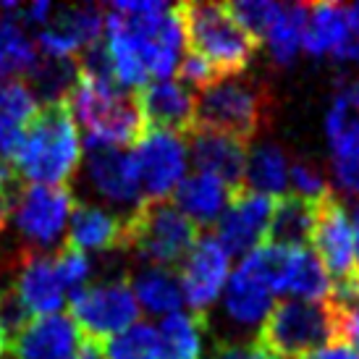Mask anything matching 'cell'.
Masks as SVG:
<instances>
[{"label":"cell","mask_w":359,"mask_h":359,"mask_svg":"<svg viewBox=\"0 0 359 359\" xmlns=\"http://www.w3.org/2000/svg\"><path fill=\"white\" fill-rule=\"evenodd\" d=\"M8 289L16 294V299L27 307L32 318L58 315L66 302V289L58 278L53 255L21 250L16 259V276Z\"/></svg>","instance_id":"e0dca14e"},{"label":"cell","mask_w":359,"mask_h":359,"mask_svg":"<svg viewBox=\"0 0 359 359\" xmlns=\"http://www.w3.org/2000/svg\"><path fill=\"white\" fill-rule=\"evenodd\" d=\"M304 21H307V6L302 3H289L280 6V16L268 32V37L262 45H268L270 58L278 66H291L294 58L302 50V32H304Z\"/></svg>","instance_id":"4dcf8cb0"},{"label":"cell","mask_w":359,"mask_h":359,"mask_svg":"<svg viewBox=\"0 0 359 359\" xmlns=\"http://www.w3.org/2000/svg\"><path fill=\"white\" fill-rule=\"evenodd\" d=\"M176 74H179V84H184V87L191 92H202V90H208L210 84L226 79V76H220L218 71L212 69L202 55H197V53H191V50H187L181 55Z\"/></svg>","instance_id":"d590c367"},{"label":"cell","mask_w":359,"mask_h":359,"mask_svg":"<svg viewBox=\"0 0 359 359\" xmlns=\"http://www.w3.org/2000/svg\"><path fill=\"white\" fill-rule=\"evenodd\" d=\"M176 13L187 50L202 55L220 76H241L247 71L259 42L231 19L226 3H181Z\"/></svg>","instance_id":"277c9868"},{"label":"cell","mask_w":359,"mask_h":359,"mask_svg":"<svg viewBox=\"0 0 359 359\" xmlns=\"http://www.w3.org/2000/svg\"><path fill=\"white\" fill-rule=\"evenodd\" d=\"M212 359H273V357L259 346L257 341H252V344L218 341L215 349H212Z\"/></svg>","instance_id":"8d00e7d4"},{"label":"cell","mask_w":359,"mask_h":359,"mask_svg":"<svg viewBox=\"0 0 359 359\" xmlns=\"http://www.w3.org/2000/svg\"><path fill=\"white\" fill-rule=\"evenodd\" d=\"M105 359H168L158 328L150 323H134L105 344Z\"/></svg>","instance_id":"1f68e13d"},{"label":"cell","mask_w":359,"mask_h":359,"mask_svg":"<svg viewBox=\"0 0 359 359\" xmlns=\"http://www.w3.org/2000/svg\"><path fill=\"white\" fill-rule=\"evenodd\" d=\"M309 247L315 257L323 262L330 280L344 278L354 273V236H351V220L344 202L330 194L315 205V229Z\"/></svg>","instance_id":"9a60e30c"},{"label":"cell","mask_w":359,"mask_h":359,"mask_svg":"<svg viewBox=\"0 0 359 359\" xmlns=\"http://www.w3.org/2000/svg\"><path fill=\"white\" fill-rule=\"evenodd\" d=\"M257 344L273 359H304L312 351L341 344L339 307L328 299L276 302L259 325Z\"/></svg>","instance_id":"3957f363"},{"label":"cell","mask_w":359,"mask_h":359,"mask_svg":"<svg viewBox=\"0 0 359 359\" xmlns=\"http://www.w3.org/2000/svg\"><path fill=\"white\" fill-rule=\"evenodd\" d=\"M53 262H55V270H58V278L63 283L66 291H79L84 286H90L92 278V259L84 255V252L74 250L69 244H63L60 250L53 252Z\"/></svg>","instance_id":"836d02e7"},{"label":"cell","mask_w":359,"mask_h":359,"mask_svg":"<svg viewBox=\"0 0 359 359\" xmlns=\"http://www.w3.org/2000/svg\"><path fill=\"white\" fill-rule=\"evenodd\" d=\"M37 63V45L32 42L29 32L16 19L0 11V79L27 76V71Z\"/></svg>","instance_id":"f546056e"},{"label":"cell","mask_w":359,"mask_h":359,"mask_svg":"<svg viewBox=\"0 0 359 359\" xmlns=\"http://www.w3.org/2000/svg\"><path fill=\"white\" fill-rule=\"evenodd\" d=\"M289 176H291V184H294L297 197L312 202V205H318V202H323L325 197L333 194L328 179L323 176V170L315 168L309 160H294L289 165Z\"/></svg>","instance_id":"e575fe53"},{"label":"cell","mask_w":359,"mask_h":359,"mask_svg":"<svg viewBox=\"0 0 359 359\" xmlns=\"http://www.w3.org/2000/svg\"><path fill=\"white\" fill-rule=\"evenodd\" d=\"M66 102L74 121H79L81 129L87 131V140L126 150V144H137L144 134L134 95L118 84H100L79 76Z\"/></svg>","instance_id":"8992f818"},{"label":"cell","mask_w":359,"mask_h":359,"mask_svg":"<svg viewBox=\"0 0 359 359\" xmlns=\"http://www.w3.org/2000/svg\"><path fill=\"white\" fill-rule=\"evenodd\" d=\"M81 333L71 315L32 318L29 325L8 341L6 349L13 359H74Z\"/></svg>","instance_id":"ac0fdd59"},{"label":"cell","mask_w":359,"mask_h":359,"mask_svg":"<svg viewBox=\"0 0 359 359\" xmlns=\"http://www.w3.org/2000/svg\"><path fill=\"white\" fill-rule=\"evenodd\" d=\"M315 229V205L297 194H283L273 205L268 241L276 247L307 250Z\"/></svg>","instance_id":"d4e9b609"},{"label":"cell","mask_w":359,"mask_h":359,"mask_svg":"<svg viewBox=\"0 0 359 359\" xmlns=\"http://www.w3.org/2000/svg\"><path fill=\"white\" fill-rule=\"evenodd\" d=\"M84 179L97 197L118 208L126 218L144 202L134 158L123 147L84 140Z\"/></svg>","instance_id":"30bf717a"},{"label":"cell","mask_w":359,"mask_h":359,"mask_svg":"<svg viewBox=\"0 0 359 359\" xmlns=\"http://www.w3.org/2000/svg\"><path fill=\"white\" fill-rule=\"evenodd\" d=\"M144 129L189 137L194 131V92L173 79H155L134 95Z\"/></svg>","instance_id":"2e32d148"},{"label":"cell","mask_w":359,"mask_h":359,"mask_svg":"<svg viewBox=\"0 0 359 359\" xmlns=\"http://www.w3.org/2000/svg\"><path fill=\"white\" fill-rule=\"evenodd\" d=\"M105 8L100 6H66L53 8L50 21L37 32V48L48 58H76L84 48L102 40Z\"/></svg>","instance_id":"4fadbf2b"},{"label":"cell","mask_w":359,"mask_h":359,"mask_svg":"<svg viewBox=\"0 0 359 359\" xmlns=\"http://www.w3.org/2000/svg\"><path fill=\"white\" fill-rule=\"evenodd\" d=\"M304 359H357V357H354V351L346 344H333V346H325V349L320 351H312Z\"/></svg>","instance_id":"74e56055"},{"label":"cell","mask_w":359,"mask_h":359,"mask_svg":"<svg viewBox=\"0 0 359 359\" xmlns=\"http://www.w3.org/2000/svg\"><path fill=\"white\" fill-rule=\"evenodd\" d=\"M11 163L21 179L32 184L69 187L81 163V142L69 102H48L37 108Z\"/></svg>","instance_id":"6da1fadb"},{"label":"cell","mask_w":359,"mask_h":359,"mask_svg":"<svg viewBox=\"0 0 359 359\" xmlns=\"http://www.w3.org/2000/svg\"><path fill=\"white\" fill-rule=\"evenodd\" d=\"M351 37L349 13L341 3H315L307 6V21L302 32V48L309 55H336L341 45Z\"/></svg>","instance_id":"603a6c76"},{"label":"cell","mask_w":359,"mask_h":359,"mask_svg":"<svg viewBox=\"0 0 359 359\" xmlns=\"http://www.w3.org/2000/svg\"><path fill=\"white\" fill-rule=\"evenodd\" d=\"M351 236H354V270L359 273V205L351 210Z\"/></svg>","instance_id":"ab89813d"},{"label":"cell","mask_w":359,"mask_h":359,"mask_svg":"<svg viewBox=\"0 0 359 359\" xmlns=\"http://www.w3.org/2000/svg\"><path fill=\"white\" fill-rule=\"evenodd\" d=\"M286 181H289V163H286V155L278 144L262 142L247 152L241 187H247L255 194H265V197L276 200V197H283Z\"/></svg>","instance_id":"484cf974"},{"label":"cell","mask_w":359,"mask_h":359,"mask_svg":"<svg viewBox=\"0 0 359 359\" xmlns=\"http://www.w3.org/2000/svg\"><path fill=\"white\" fill-rule=\"evenodd\" d=\"M273 118V92L250 76H226L194 95V131H215L250 144Z\"/></svg>","instance_id":"7a4b0ae2"},{"label":"cell","mask_w":359,"mask_h":359,"mask_svg":"<svg viewBox=\"0 0 359 359\" xmlns=\"http://www.w3.org/2000/svg\"><path fill=\"white\" fill-rule=\"evenodd\" d=\"M189 152L197 165V173H208L212 179L223 181L229 189H236L244 181V165H247V144L231 140L226 134L215 131H191Z\"/></svg>","instance_id":"ffe728a7"},{"label":"cell","mask_w":359,"mask_h":359,"mask_svg":"<svg viewBox=\"0 0 359 359\" xmlns=\"http://www.w3.org/2000/svg\"><path fill=\"white\" fill-rule=\"evenodd\" d=\"M21 79L27 81L34 100H42V105H48V102L69 100L71 90L79 81V71H76L74 58H48V55H42L27 71V76H21Z\"/></svg>","instance_id":"83f0119b"},{"label":"cell","mask_w":359,"mask_h":359,"mask_svg":"<svg viewBox=\"0 0 359 359\" xmlns=\"http://www.w3.org/2000/svg\"><path fill=\"white\" fill-rule=\"evenodd\" d=\"M226 8H229L231 19L259 45L280 16L278 3H268V0H239V3H226Z\"/></svg>","instance_id":"d6a6232c"},{"label":"cell","mask_w":359,"mask_h":359,"mask_svg":"<svg viewBox=\"0 0 359 359\" xmlns=\"http://www.w3.org/2000/svg\"><path fill=\"white\" fill-rule=\"evenodd\" d=\"M74 205L76 202H74L71 187L27 184L11 212V220L16 223L19 236L27 241L24 250L37 252V255H53L50 250L55 247L60 250Z\"/></svg>","instance_id":"ba28073f"},{"label":"cell","mask_w":359,"mask_h":359,"mask_svg":"<svg viewBox=\"0 0 359 359\" xmlns=\"http://www.w3.org/2000/svg\"><path fill=\"white\" fill-rule=\"evenodd\" d=\"M0 346H3V349L8 346V339H6V328H3V318H0Z\"/></svg>","instance_id":"60d3db41"},{"label":"cell","mask_w":359,"mask_h":359,"mask_svg":"<svg viewBox=\"0 0 359 359\" xmlns=\"http://www.w3.org/2000/svg\"><path fill=\"white\" fill-rule=\"evenodd\" d=\"M349 87H351V95H354V102H357V108H359V81H354Z\"/></svg>","instance_id":"b9f144b4"},{"label":"cell","mask_w":359,"mask_h":359,"mask_svg":"<svg viewBox=\"0 0 359 359\" xmlns=\"http://www.w3.org/2000/svg\"><path fill=\"white\" fill-rule=\"evenodd\" d=\"M74 359H105V344H100V341H92V339H84V336H81L79 349H76Z\"/></svg>","instance_id":"f35d334b"},{"label":"cell","mask_w":359,"mask_h":359,"mask_svg":"<svg viewBox=\"0 0 359 359\" xmlns=\"http://www.w3.org/2000/svg\"><path fill=\"white\" fill-rule=\"evenodd\" d=\"M325 134L339 187L349 194H359V108L349 84H344L330 102Z\"/></svg>","instance_id":"5bb4252c"},{"label":"cell","mask_w":359,"mask_h":359,"mask_svg":"<svg viewBox=\"0 0 359 359\" xmlns=\"http://www.w3.org/2000/svg\"><path fill=\"white\" fill-rule=\"evenodd\" d=\"M40 102L34 100L27 81L19 76L0 79V155L11 160L16 155L24 129L37 113Z\"/></svg>","instance_id":"7402d4cb"},{"label":"cell","mask_w":359,"mask_h":359,"mask_svg":"<svg viewBox=\"0 0 359 359\" xmlns=\"http://www.w3.org/2000/svg\"><path fill=\"white\" fill-rule=\"evenodd\" d=\"M197 241L200 229L173 202H142L126 218L123 252L140 257L147 268H179Z\"/></svg>","instance_id":"5b68a950"},{"label":"cell","mask_w":359,"mask_h":359,"mask_svg":"<svg viewBox=\"0 0 359 359\" xmlns=\"http://www.w3.org/2000/svg\"><path fill=\"white\" fill-rule=\"evenodd\" d=\"M229 273L231 257L218 244V239L200 236V241L191 247V252L176 270L184 302L189 304L194 315H208V309L226 289Z\"/></svg>","instance_id":"7c38bea8"},{"label":"cell","mask_w":359,"mask_h":359,"mask_svg":"<svg viewBox=\"0 0 359 359\" xmlns=\"http://www.w3.org/2000/svg\"><path fill=\"white\" fill-rule=\"evenodd\" d=\"M223 304L231 320H236L241 325H262V320L268 318V312L276 304L273 291L259 283L247 268H236L229 276L226 291H223Z\"/></svg>","instance_id":"cb8c5ba5"},{"label":"cell","mask_w":359,"mask_h":359,"mask_svg":"<svg viewBox=\"0 0 359 359\" xmlns=\"http://www.w3.org/2000/svg\"><path fill=\"white\" fill-rule=\"evenodd\" d=\"M229 194L231 189L223 181L212 179L208 173H191V176H184V181L176 187L173 205L197 229H212L229 205Z\"/></svg>","instance_id":"44dd1931"},{"label":"cell","mask_w":359,"mask_h":359,"mask_svg":"<svg viewBox=\"0 0 359 359\" xmlns=\"http://www.w3.org/2000/svg\"><path fill=\"white\" fill-rule=\"evenodd\" d=\"M131 280V291L137 297V304L147 309L150 315L168 318L173 312H179L184 304L181 283L176 270L165 268H142Z\"/></svg>","instance_id":"4316f807"},{"label":"cell","mask_w":359,"mask_h":359,"mask_svg":"<svg viewBox=\"0 0 359 359\" xmlns=\"http://www.w3.org/2000/svg\"><path fill=\"white\" fill-rule=\"evenodd\" d=\"M140 318V304L131 291L129 276L90 283L71 294V320L84 339L110 341L131 328Z\"/></svg>","instance_id":"52a82bcc"},{"label":"cell","mask_w":359,"mask_h":359,"mask_svg":"<svg viewBox=\"0 0 359 359\" xmlns=\"http://www.w3.org/2000/svg\"><path fill=\"white\" fill-rule=\"evenodd\" d=\"M273 205V197L255 194L247 187L231 189L229 205L215 223V239L229 257H247L255 250L265 247Z\"/></svg>","instance_id":"8fae6325"},{"label":"cell","mask_w":359,"mask_h":359,"mask_svg":"<svg viewBox=\"0 0 359 359\" xmlns=\"http://www.w3.org/2000/svg\"><path fill=\"white\" fill-rule=\"evenodd\" d=\"M208 330V315L194 312H173L160 320L158 336L168 359H200L202 336Z\"/></svg>","instance_id":"f1b7e54d"},{"label":"cell","mask_w":359,"mask_h":359,"mask_svg":"<svg viewBox=\"0 0 359 359\" xmlns=\"http://www.w3.org/2000/svg\"><path fill=\"white\" fill-rule=\"evenodd\" d=\"M126 241V215L95 205V202H76L69 220V247L84 255H105V252H123Z\"/></svg>","instance_id":"d6986e66"},{"label":"cell","mask_w":359,"mask_h":359,"mask_svg":"<svg viewBox=\"0 0 359 359\" xmlns=\"http://www.w3.org/2000/svg\"><path fill=\"white\" fill-rule=\"evenodd\" d=\"M187 140L168 131L144 129L131 152L144 202H163L187 173Z\"/></svg>","instance_id":"9c48e42d"},{"label":"cell","mask_w":359,"mask_h":359,"mask_svg":"<svg viewBox=\"0 0 359 359\" xmlns=\"http://www.w3.org/2000/svg\"><path fill=\"white\" fill-rule=\"evenodd\" d=\"M3 354H6V349H3V346H0V359H3Z\"/></svg>","instance_id":"7bdbcfd3"}]
</instances>
